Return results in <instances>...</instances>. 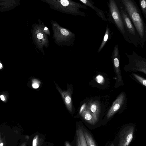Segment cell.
<instances>
[{"label": "cell", "instance_id": "6da1fadb", "mask_svg": "<svg viewBox=\"0 0 146 146\" xmlns=\"http://www.w3.org/2000/svg\"><path fill=\"white\" fill-rule=\"evenodd\" d=\"M121 2L139 37L141 47L143 48L146 40V26L141 10L133 0H122Z\"/></svg>", "mask_w": 146, "mask_h": 146}, {"label": "cell", "instance_id": "7a4b0ae2", "mask_svg": "<svg viewBox=\"0 0 146 146\" xmlns=\"http://www.w3.org/2000/svg\"><path fill=\"white\" fill-rule=\"evenodd\" d=\"M46 1L49 5L50 7L53 9L75 15L85 16V13L80 11L79 9H88L85 5L71 1L46 0Z\"/></svg>", "mask_w": 146, "mask_h": 146}, {"label": "cell", "instance_id": "3957f363", "mask_svg": "<svg viewBox=\"0 0 146 146\" xmlns=\"http://www.w3.org/2000/svg\"><path fill=\"white\" fill-rule=\"evenodd\" d=\"M119 8L127 36L131 44H133L135 47H141L139 37L129 16L123 7L120 6Z\"/></svg>", "mask_w": 146, "mask_h": 146}, {"label": "cell", "instance_id": "277c9868", "mask_svg": "<svg viewBox=\"0 0 146 146\" xmlns=\"http://www.w3.org/2000/svg\"><path fill=\"white\" fill-rule=\"evenodd\" d=\"M108 5L110 11L115 25L125 40L131 44L126 35L123 20L116 3L115 0H110L109 1Z\"/></svg>", "mask_w": 146, "mask_h": 146}, {"label": "cell", "instance_id": "5b68a950", "mask_svg": "<svg viewBox=\"0 0 146 146\" xmlns=\"http://www.w3.org/2000/svg\"><path fill=\"white\" fill-rule=\"evenodd\" d=\"M52 26L54 32V37L56 41L58 43L70 41V38L71 39L73 35L72 33L68 30L59 26L58 25H54Z\"/></svg>", "mask_w": 146, "mask_h": 146}, {"label": "cell", "instance_id": "8992f818", "mask_svg": "<svg viewBox=\"0 0 146 146\" xmlns=\"http://www.w3.org/2000/svg\"><path fill=\"white\" fill-rule=\"evenodd\" d=\"M134 130L133 126L125 127L120 133L118 146H128L133 139Z\"/></svg>", "mask_w": 146, "mask_h": 146}, {"label": "cell", "instance_id": "52a82bcc", "mask_svg": "<svg viewBox=\"0 0 146 146\" xmlns=\"http://www.w3.org/2000/svg\"><path fill=\"white\" fill-rule=\"evenodd\" d=\"M124 99V95L121 94L113 102L112 105L109 110L107 115L108 118L111 117L120 108Z\"/></svg>", "mask_w": 146, "mask_h": 146}, {"label": "cell", "instance_id": "ba28073f", "mask_svg": "<svg viewBox=\"0 0 146 146\" xmlns=\"http://www.w3.org/2000/svg\"><path fill=\"white\" fill-rule=\"evenodd\" d=\"M56 88L61 94L68 110L71 112L72 111V105L70 92L68 90L66 91H62L58 87H56Z\"/></svg>", "mask_w": 146, "mask_h": 146}, {"label": "cell", "instance_id": "9c48e42d", "mask_svg": "<svg viewBox=\"0 0 146 146\" xmlns=\"http://www.w3.org/2000/svg\"><path fill=\"white\" fill-rule=\"evenodd\" d=\"M80 1L84 4L85 5L88 6L96 11L97 15L103 20L106 21L107 19L104 12L101 10L97 8L94 5V2L91 0H80Z\"/></svg>", "mask_w": 146, "mask_h": 146}, {"label": "cell", "instance_id": "30bf717a", "mask_svg": "<svg viewBox=\"0 0 146 146\" xmlns=\"http://www.w3.org/2000/svg\"><path fill=\"white\" fill-rule=\"evenodd\" d=\"M112 35V32L109 27L108 25L107 24L104 38L97 52L98 53H99L111 37Z\"/></svg>", "mask_w": 146, "mask_h": 146}, {"label": "cell", "instance_id": "8fae6325", "mask_svg": "<svg viewBox=\"0 0 146 146\" xmlns=\"http://www.w3.org/2000/svg\"><path fill=\"white\" fill-rule=\"evenodd\" d=\"M76 135L79 138L81 146H87L84 135L83 128L82 127L78 126L76 130Z\"/></svg>", "mask_w": 146, "mask_h": 146}, {"label": "cell", "instance_id": "7c38bea8", "mask_svg": "<svg viewBox=\"0 0 146 146\" xmlns=\"http://www.w3.org/2000/svg\"><path fill=\"white\" fill-rule=\"evenodd\" d=\"M81 115L83 118L88 123L93 124L95 123L96 120L93 118L90 113L87 110H84L81 113Z\"/></svg>", "mask_w": 146, "mask_h": 146}, {"label": "cell", "instance_id": "4fadbf2b", "mask_svg": "<svg viewBox=\"0 0 146 146\" xmlns=\"http://www.w3.org/2000/svg\"><path fill=\"white\" fill-rule=\"evenodd\" d=\"M83 130L87 146H96L95 143L91 135L86 130L83 129Z\"/></svg>", "mask_w": 146, "mask_h": 146}, {"label": "cell", "instance_id": "5bb4252c", "mask_svg": "<svg viewBox=\"0 0 146 146\" xmlns=\"http://www.w3.org/2000/svg\"><path fill=\"white\" fill-rule=\"evenodd\" d=\"M43 142L42 138L40 137L37 134L33 139L32 143V146H42Z\"/></svg>", "mask_w": 146, "mask_h": 146}, {"label": "cell", "instance_id": "9a60e30c", "mask_svg": "<svg viewBox=\"0 0 146 146\" xmlns=\"http://www.w3.org/2000/svg\"><path fill=\"white\" fill-rule=\"evenodd\" d=\"M140 6L145 18L146 19V1L145 0H139Z\"/></svg>", "mask_w": 146, "mask_h": 146}, {"label": "cell", "instance_id": "2e32d148", "mask_svg": "<svg viewBox=\"0 0 146 146\" xmlns=\"http://www.w3.org/2000/svg\"><path fill=\"white\" fill-rule=\"evenodd\" d=\"M133 75L139 82L145 86H146V80L145 79L133 73Z\"/></svg>", "mask_w": 146, "mask_h": 146}, {"label": "cell", "instance_id": "e0dca14e", "mask_svg": "<svg viewBox=\"0 0 146 146\" xmlns=\"http://www.w3.org/2000/svg\"><path fill=\"white\" fill-rule=\"evenodd\" d=\"M40 82L37 79H34L32 80V86L35 89L38 88L40 86Z\"/></svg>", "mask_w": 146, "mask_h": 146}, {"label": "cell", "instance_id": "ac0fdd59", "mask_svg": "<svg viewBox=\"0 0 146 146\" xmlns=\"http://www.w3.org/2000/svg\"><path fill=\"white\" fill-rule=\"evenodd\" d=\"M96 80L98 83L99 84H102L104 81V78L103 77L100 75L96 76Z\"/></svg>", "mask_w": 146, "mask_h": 146}, {"label": "cell", "instance_id": "d6986e66", "mask_svg": "<svg viewBox=\"0 0 146 146\" xmlns=\"http://www.w3.org/2000/svg\"><path fill=\"white\" fill-rule=\"evenodd\" d=\"M90 109L91 111L95 113L96 110L97 106L95 104H92L90 106Z\"/></svg>", "mask_w": 146, "mask_h": 146}, {"label": "cell", "instance_id": "ffe728a7", "mask_svg": "<svg viewBox=\"0 0 146 146\" xmlns=\"http://www.w3.org/2000/svg\"><path fill=\"white\" fill-rule=\"evenodd\" d=\"M43 38L44 35L43 34L41 33H38V34H37V35H36V38L37 39H38V41H40V40L42 39H43Z\"/></svg>", "mask_w": 146, "mask_h": 146}, {"label": "cell", "instance_id": "44dd1931", "mask_svg": "<svg viewBox=\"0 0 146 146\" xmlns=\"http://www.w3.org/2000/svg\"><path fill=\"white\" fill-rule=\"evenodd\" d=\"M77 136L76 146H81L78 137Z\"/></svg>", "mask_w": 146, "mask_h": 146}, {"label": "cell", "instance_id": "7402d4cb", "mask_svg": "<svg viewBox=\"0 0 146 146\" xmlns=\"http://www.w3.org/2000/svg\"><path fill=\"white\" fill-rule=\"evenodd\" d=\"M2 139L1 137V133H0V146H3V144Z\"/></svg>", "mask_w": 146, "mask_h": 146}, {"label": "cell", "instance_id": "603a6c76", "mask_svg": "<svg viewBox=\"0 0 146 146\" xmlns=\"http://www.w3.org/2000/svg\"><path fill=\"white\" fill-rule=\"evenodd\" d=\"M65 146H71L68 141H66L65 143Z\"/></svg>", "mask_w": 146, "mask_h": 146}, {"label": "cell", "instance_id": "cb8c5ba5", "mask_svg": "<svg viewBox=\"0 0 146 146\" xmlns=\"http://www.w3.org/2000/svg\"><path fill=\"white\" fill-rule=\"evenodd\" d=\"M27 142H24L20 146H26Z\"/></svg>", "mask_w": 146, "mask_h": 146}, {"label": "cell", "instance_id": "d4e9b609", "mask_svg": "<svg viewBox=\"0 0 146 146\" xmlns=\"http://www.w3.org/2000/svg\"><path fill=\"white\" fill-rule=\"evenodd\" d=\"M0 97L1 98V99L2 101H4L5 100V98L4 97V96H3V95H1Z\"/></svg>", "mask_w": 146, "mask_h": 146}, {"label": "cell", "instance_id": "484cf974", "mask_svg": "<svg viewBox=\"0 0 146 146\" xmlns=\"http://www.w3.org/2000/svg\"><path fill=\"white\" fill-rule=\"evenodd\" d=\"M2 65L1 63H0V69H1L2 68Z\"/></svg>", "mask_w": 146, "mask_h": 146}, {"label": "cell", "instance_id": "4316f807", "mask_svg": "<svg viewBox=\"0 0 146 146\" xmlns=\"http://www.w3.org/2000/svg\"><path fill=\"white\" fill-rule=\"evenodd\" d=\"M110 146H114V144L113 143H112L111 144Z\"/></svg>", "mask_w": 146, "mask_h": 146}]
</instances>
